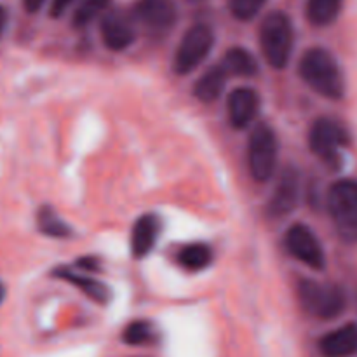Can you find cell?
<instances>
[{"label": "cell", "mask_w": 357, "mask_h": 357, "mask_svg": "<svg viewBox=\"0 0 357 357\" xmlns=\"http://www.w3.org/2000/svg\"><path fill=\"white\" fill-rule=\"evenodd\" d=\"M303 82L330 100H340L345 93V80L340 65L330 51L323 47H312L302 56L298 65Z\"/></svg>", "instance_id": "obj_1"}, {"label": "cell", "mask_w": 357, "mask_h": 357, "mask_svg": "<svg viewBox=\"0 0 357 357\" xmlns=\"http://www.w3.org/2000/svg\"><path fill=\"white\" fill-rule=\"evenodd\" d=\"M293 24L284 13H271L260 26V45L272 68L282 70L293 51Z\"/></svg>", "instance_id": "obj_2"}, {"label": "cell", "mask_w": 357, "mask_h": 357, "mask_svg": "<svg viewBox=\"0 0 357 357\" xmlns=\"http://www.w3.org/2000/svg\"><path fill=\"white\" fill-rule=\"evenodd\" d=\"M326 202L338 236L345 243H357V181L340 180L331 185Z\"/></svg>", "instance_id": "obj_3"}, {"label": "cell", "mask_w": 357, "mask_h": 357, "mask_svg": "<svg viewBox=\"0 0 357 357\" xmlns=\"http://www.w3.org/2000/svg\"><path fill=\"white\" fill-rule=\"evenodd\" d=\"M298 300L307 314L319 319H333L345 309V295L338 286L324 284L314 279H302L298 282Z\"/></svg>", "instance_id": "obj_4"}, {"label": "cell", "mask_w": 357, "mask_h": 357, "mask_svg": "<svg viewBox=\"0 0 357 357\" xmlns=\"http://www.w3.org/2000/svg\"><path fill=\"white\" fill-rule=\"evenodd\" d=\"M278 157V138L274 129L267 124H258L248 142V164L253 180H271L275 173Z\"/></svg>", "instance_id": "obj_5"}, {"label": "cell", "mask_w": 357, "mask_h": 357, "mask_svg": "<svg viewBox=\"0 0 357 357\" xmlns=\"http://www.w3.org/2000/svg\"><path fill=\"white\" fill-rule=\"evenodd\" d=\"M213 44H215V33L208 24L199 23L188 28L174 54V70L181 75L190 73L208 58Z\"/></svg>", "instance_id": "obj_6"}, {"label": "cell", "mask_w": 357, "mask_h": 357, "mask_svg": "<svg viewBox=\"0 0 357 357\" xmlns=\"http://www.w3.org/2000/svg\"><path fill=\"white\" fill-rule=\"evenodd\" d=\"M349 143V135L338 122L328 117L317 119L309 131V146L317 157L330 164L340 160L342 149Z\"/></svg>", "instance_id": "obj_7"}, {"label": "cell", "mask_w": 357, "mask_h": 357, "mask_svg": "<svg viewBox=\"0 0 357 357\" xmlns=\"http://www.w3.org/2000/svg\"><path fill=\"white\" fill-rule=\"evenodd\" d=\"M284 246L288 253L314 271H321L326 265V255L316 234L303 223H295L284 236Z\"/></svg>", "instance_id": "obj_8"}, {"label": "cell", "mask_w": 357, "mask_h": 357, "mask_svg": "<svg viewBox=\"0 0 357 357\" xmlns=\"http://www.w3.org/2000/svg\"><path fill=\"white\" fill-rule=\"evenodd\" d=\"M300 194H302V181H300V173L295 167H288L281 173L278 183H275L272 197L268 201L267 213L272 218H282L295 211L298 206Z\"/></svg>", "instance_id": "obj_9"}, {"label": "cell", "mask_w": 357, "mask_h": 357, "mask_svg": "<svg viewBox=\"0 0 357 357\" xmlns=\"http://www.w3.org/2000/svg\"><path fill=\"white\" fill-rule=\"evenodd\" d=\"M139 24L150 31H166L176 23V6L173 0H138L132 9Z\"/></svg>", "instance_id": "obj_10"}, {"label": "cell", "mask_w": 357, "mask_h": 357, "mask_svg": "<svg viewBox=\"0 0 357 357\" xmlns=\"http://www.w3.org/2000/svg\"><path fill=\"white\" fill-rule=\"evenodd\" d=\"M260 108V96L251 87H237L229 94L227 114L230 124L236 129H244L253 122Z\"/></svg>", "instance_id": "obj_11"}, {"label": "cell", "mask_w": 357, "mask_h": 357, "mask_svg": "<svg viewBox=\"0 0 357 357\" xmlns=\"http://www.w3.org/2000/svg\"><path fill=\"white\" fill-rule=\"evenodd\" d=\"M135 28L119 13H110L101 20V38L112 51H124L135 42Z\"/></svg>", "instance_id": "obj_12"}, {"label": "cell", "mask_w": 357, "mask_h": 357, "mask_svg": "<svg viewBox=\"0 0 357 357\" xmlns=\"http://www.w3.org/2000/svg\"><path fill=\"white\" fill-rule=\"evenodd\" d=\"M160 236V220L155 215H143L131 230V251L135 258H143L153 250Z\"/></svg>", "instance_id": "obj_13"}, {"label": "cell", "mask_w": 357, "mask_h": 357, "mask_svg": "<svg viewBox=\"0 0 357 357\" xmlns=\"http://www.w3.org/2000/svg\"><path fill=\"white\" fill-rule=\"evenodd\" d=\"M319 351L324 357H349L356 354L357 324H345V326L324 335L319 342Z\"/></svg>", "instance_id": "obj_14"}, {"label": "cell", "mask_w": 357, "mask_h": 357, "mask_svg": "<svg viewBox=\"0 0 357 357\" xmlns=\"http://www.w3.org/2000/svg\"><path fill=\"white\" fill-rule=\"evenodd\" d=\"M227 77H229V73H227V70L222 65L209 68L208 72L202 73L201 79L195 84V98L201 100L202 103H213V101H216L222 96L223 89H225Z\"/></svg>", "instance_id": "obj_15"}, {"label": "cell", "mask_w": 357, "mask_h": 357, "mask_svg": "<svg viewBox=\"0 0 357 357\" xmlns=\"http://www.w3.org/2000/svg\"><path fill=\"white\" fill-rule=\"evenodd\" d=\"M54 275L59 279H65V281L70 282V284L77 286L80 291L86 293L89 298L96 300V302H100V303L108 302L110 291H108L107 286H105L101 281H98V279L89 278V275H86V274H77V272L70 271V268H66V267L58 268V271L54 272Z\"/></svg>", "instance_id": "obj_16"}, {"label": "cell", "mask_w": 357, "mask_h": 357, "mask_svg": "<svg viewBox=\"0 0 357 357\" xmlns=\"http://www.w3.org/2000/svg\"><path fill=\"white\" fill-rule=\"evenodd\" d=\"M229 75L236 77H253L258 72V61L248 49L232 47L227 51L222 63Z\"/></svg>", "instance_id": "obj_17"}, {"label": "cell", "mask_w": 357, "mask_h": 357, "mask_svg": "<svg viewBox=\"0 0 357 357\" xmlns=\"http://www.w3.org/2000/svg\"><path fill=\"white\" fill-rule=\"evenodd\" d=\"M213 261V251L208 244L194 243L187 244L178 253V264L188 272H199L209 267Z\"/></svg>", "instance_id": "obj_18"}, {"label": "cell", "mask_w": 357, "mask_h": 357, "mask_svg": "<svg viewBox=\"0 0 357 357\" xmlns=\"http://www.w3.org/2000/svg\"><path fill=\"white\" fill-rule=\"evenodd\" d=\"M344 0H307V17L316 26H326L338 17Z\"/></svg>", "instance_id": "obj_19"}, {"label": "cell", "mask_w": 357, "mask_h": 357, "mask_svg": "<svg viewBox=\"0 0 357 357\" xmlns=\"http://www.w3.org/2000/svg\"><path fill=\"white\" fill-rule=\"evenodd\" d=\"M37 223H38V230L42 234L49 237H68L70 236V227L52 211L51 208H42L38 211L37 216Z\"/></svg>", "instance_id": "obj_20"}, {"label": "cell", "mask_w": 357, "mask_h": 357, "mask_svg": "<svg viewBox=\"0 0 357 357\" xmlns=\"http://www.w3.org/2000/svg\"><path fill=\"white\" fill-rule=\"evenodd\" d=\"M108 3L110 0H82L73 13V24L79 28L86 26L107 9Z\"/></svg>", "instance_id": "obj_21"}, {"label": "cell", "mask_w": 357, "mask_h": 357, "mask_svg": "<svg viewBox=\"0 0 357 357\" xmlns=\"http://www.w3.org/2000/svg\"><path fill=\"white\" fill-rule=\"evenodd\" d=\"M153 330L146 321H135L122 333V340L128 345H145L152 342Z\"/></svg>", "instance_id": "obj_22"}, {"label": "cell", "mask_w": 357, "mask_h": 357, "mask_svg": "<svg viewBox=\"0 0 357 357\" xmlns=\"http://www.w3.org/2000/svg\"><path fill=\"white\" fill-rule=\"evenodd\" d=\"M267 0H229L230 13L241 21L253 20Z\"/></svg>", "instance_id": "obj_23"}, {"label": "cell", "mask_w": 357, "mask_h": 357, "mask_svg": "<svg viewBox=\"0 0 357 357\" xmlns=\"http://www.w3.org/2000/svg\"><path fill=\"white\" fill-rule=\"evenodd\" d=\"M73 2H75V0H52V3H51V16H54V17L61 16V14L65 13V10L68 9V7L72 6Z\"/></svg>", "instance_id": "obj_24"}, {"label": "cell", "mask_w": 357, "mask_h": 357, "mask_svg": "<svg viewBox=\"0 0 357 357\" xmlns=\"http://www.w3.org/2000/svg\"><path fill=\"white\" fill-rule=\"evenodd\" d=\"M44 2L45 0H23L24 9H26L28 13H37V10L44 6Z\"/></svg>", "instance_id": "obj_25"}, {"label": "cell", "mask_w": 357, "mask_h": 357, "mask_svg": "<svg viewBox=\"0 0 357 357\" xmlns=\"http://www.w3.org/2000/svg\"><path fill=\"white\" fill-rule=\"evenodd\" d=\"M6 24H7V10L0 6V35H2L3 30H6Z\"/></svg>", "instance_id": "obj_26"}, {"label": "cell", "mask_w": 357, "mask_h": 357, "mask_svg": "<svg viewBox=\"0 0 357 357\" xmlns=\"http://www.w3.org/2000/svg\"><path fill=\"white\" fill-rule=\"evenodd\" d=\"M3 296H6V288H3V284H2V282H0V303H2Z\"/></svg>", "instance_id": "obj_27"}, {"label": "cell", "mask_w": 357, "mask_h": 357, "mask_svg": "<svg viewBox=\"0 0 357 357\" xmlns=\"http://www.w3.org/2000/svg\"><path fill=\"white\" fill-rule=\"evenodd\" d=\"M188 2H201V0H188Z\"/></svg>", "instance_id": "obj_28"}]
</instances>
